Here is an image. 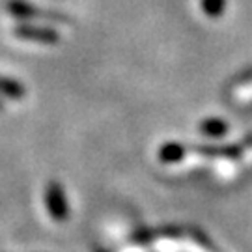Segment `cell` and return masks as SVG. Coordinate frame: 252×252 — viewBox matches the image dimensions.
Returning a JSON list of instances; mask_svg holds the SVG:
<instances>
[{"label": "cell", "mask_w": 252, "mask_h": 252, "mask_svg": "<svg viewBox=\"0 0 252 252\" xmlns=\"http://www.w3.org/2000/svg\"><path fill=\"white\" fill-rule=\"evenodd\" d=\"M47 207H49V213L56 220H63L69 215V207H67V202L63 196V189L56 183H51L47 189Z\"/></svg>", "instance_id": "obj_1"}, {"label": "cell", "mask_w": 252, "mask_h": 252, "mask_svg": "<svg viewBox=\"0 0 252 252\" xmlns=\"http://www.w3.org/2000/svg\"><path fill=\"white\" fill-rule=\"evenodd\" d=\"M15 34L21 37H28V39H37V41H49L53 43L58 39V36L49 28H37V27H19Z\"/></svg>", "instance_id": "obj_2"}, {"label": "cell", "mask_w": 252, "mask_h": 252, "mask_svg": "<svg viewBox=\"0 0 252 252\" xmlns=\"http://www.w3.org/2000/svg\"><path fill=\"white\" fill-rule=\"evenodd\" d=\"M0 92L8 94L11 97H21L25 94L23 86L19 82H13V81H0Z\"/></svg>", "instance_id": "obj_3"}]
</instances>
